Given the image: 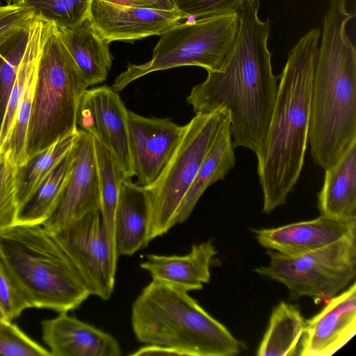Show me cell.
<instances>
[{
	"mask_svg": "<svg viewBox=\"0 0 356 356\" xmlns=\"http://www.w3.org/2000/svg\"><path fill=\"white\" fill-rule=\"evenodd\" d=\"M260 0H246L238 11L240 25L232 50L220 70L207 72L186 103L193 112L225 108L234 147L257 152L265 137L277 91L268 49L269 19L259 17Z\"/></svg>",
	"mask_w": 356,
	"mask_h": 356,
	"instance_id": "1",
	"label": "cell"
},
{
	"mask_svg": "<svg viewBox=\"0 0 356 356\" xmlns=\"http://www.w3.org/2000/svg\"><path fill=\"white\" fill-rule=\"evenodd\" d=\"M320 35L313 29L289 51L268 129L255 153L266 214L286 204L303 168Z\"/></svg>",
	"mask_w": 356,
	"mask_h": 356,
	"instance_id": "2",
	"label": "cell"
},
{
	"mask_svg": "<svg viewBox=\"0 0 356 356\" xmlns=\"http://www.w3.org/2000/svg\"><path fill=\"white\" fill-rule=\"evenodd\" d=\"M348 0H330L314 73L308 142L315 164L326 170L356 141V50L346 26Z\"/></svg>",
	"mask_w": 356,
	"mask_h": 356,
	"instance_id": "3",
	"label": "cell"
},
{
	"mask_svg": "<svg viewBox=\"0 0 356 356\" xmlns=\"http://www.w3.org/2000/svg\"><path fill=\"white\" fill-rule=\"evenodd\" d=\"M136 339L178 350L184 356H233L241 343L188 292L152 280L131 306Z\"/></svg>",
	"mask_w": 356,
	"mask_h": 356,
	"instance_id": "4",
	"label": "cell"
},
{
	"mask_svg": "<svg viewBox=\"0 0 356 356\" xmlns=\"http://www.w3.org/2000/svg\"><path fill=\"white\" fill-rule=\"evenodd\" d=\"M0 257L30 307L68 312L90 296L68 256L42 225L16 224L0 230Z\"/></svg>",
	"mask_w": 356,
	"mask_h": 356,
	"instance_id": "5",
	"label": "cell"
},
{
	"mask_svg": "<svg viewBox=\"0 0 356 356\" xmlns=\"http://www.w3.org/2000/svg\"><path fill=\"white\" fill-rule=\"evenodd\" d=\"M88 86L53 24L38 63L26 154L27 160L74 132L76 113Z\"/></svg>",
	"mask_w": 356,
	"mask_h": 356,
	"instance_id": "6",
	"label": "cell"
},
{
	"mask_svg": "<svg viewBox=\"0 0 356 356\" xmlns=\"http://www.w3.org/2000/svg\"><path fill=\"white\" fill-rule=\"evenodd\" d=\"M239 25L238 12L178 23L161 35L149 61L129 64L111 88L121 92L151 72L181 66H199L207 72L220 70L234 45Z\"/></svg>",
	"mask_w": 356,
	"mask_h": 356,
	"instance_id": "7",
	"label": "cell"
},
{
	"mask_svg": "<svg viewBox=\"0 0 356 356\" xmlns=\"http://www.w3.org/2000/svg\"><path fill=\"white\" fill-rule=\"evenodd\" d=\"M229 121L225 108L197 113L185 125L180 141L156 181L147 188L151 213L147 243L166 234L176 223L180 204L204 157Z\"/></svg>",
	"mask_w": 356,
	"mask_h": 356,
	"instance_id": "8",
	"label": "cell"
},
{
	"mask_svg": "<svg viewBox=\"0 0 356 356\" xmlns=\"http://www.w3.org/2000/svg\"><path fill=\"white\" fill-rule=\"evenodd\" d=\"M270 261L254 270L279 282L297 300L306 296L316 304L339 293L356 275V234L345 236L319 249L300 254L268 250Z\"/></svg>",
	"mask_w": 356,
	"mask_h": 356,
	"instance_id": "9",
	"label": "cell"
},
{
	"mask_svg": "<svg viewBox=\"0 0 356 356\" xmlns=\"http://www.w3.org/2000/svg\"><path fill=\"white\" fill-rule=\"evenodd\" d=\"M51 234L76 268L90 294L108 300L114 291L118 254L100 210L87 213Z\"/></svg>",
	"mask_w": 356,
	"mask_h": 356,
	"instance_id": "10",
	"label": "cell"
},
{
	"mask_svg": "<svg viewBox=\"0 0 356 356\" xmlns=\"http://www.w3.org/2000/svg\"><path fill=\"white\" fill-rule=\"evenodd\" d=\"M128 110L118 92L103 86L87 89L76 113L77 129L92 135L111 153L125 177H134L128 134Z\"/></svg>",
	"mask_w": 356,
	"mask_h": 356,
	"instance_id": "11",
	"label": "cell"
},
{
	"mask_svg": "<svg viewBox=\"0 0 356 356\" xmlns=\"http://www.w3.org/2000/svg\"><path fill=\"white\" fill-rule=\"evenodd\" d=\"M72 148L70 173L53 212L42 225L50 234L91 211L100 210L93 136L78 129Z\"/></svg>",
	"mask_w": 356,
	"mask_h": 356,
	"instance_id": "12",
	"label": "cell"
},
{
	"mask_svg": "<svg viewBox=\"0 0 356 356\" xmlns=\"http://www.w3.org/2000/svg\"><path fill=\"white\" fill-rule=\"evenodd\" d=\"M129 145L136 184L149 187L178 145L184 126L170 118L144 117L128 111Z\"/></svg>",
	"mask_w": 356,
	"mask_h": 356,
	"instance_id": "13",
	"label": "cell"
},
{
	"mask_svg": "<svg viewBox=\"0 0 356 356\" xmlns=\"http://www.w3.org/2000/svg\"><path fill=\"white\" fill-rule=\"evenodd\" d=\"M185 18L176 9L162 10L92 0L87 19L96 33L109 44L161 35Z\"/></svg>",
	"mask_w": 356,
	"mask_h": 356,
	"instance_id": "14",
	"label": "cell"
},
{
	"mask_svg": "<svg viewBox=\"0 0 356 356\" xmlns=\"http://www.w3.org/2000/svg\"><path fill=\"white\" fill-rule=\"evenodd\" d=\"M356 334V284L328 300L312 318L305 320L299 355L330 356Z\"/></svg>",
	"mask_w": 356,
	"mask_h": 356,
	"instance_id": "15",
	"label": "cell"
},
{
	"mask_svg": "<svg viewBox=\"0 0 356 356\" xmlns=\"http://www.w3.org/2000/svg\"><path fill=\"white\" fill-rule=\"evenodd\" d=\"M262 247L285 254H300L356 234V219L340 220L324 216L274 228L251 229Z\"/></svg>",
	"mask_w": 356,
	"mask_h": 356,
	"instance_id": "16",
	"label": "cell"
},
{
	"mask_svg": "<svg viewBox=\"0 0 356 356\" xmlns=\"http://www.w3.org/2000/svg\"><path fill=\"white\" fill-rule=\"evenodd\" d=\"M42 339L54 356H120L118 341L111 334L60 312L42 322Z\"/></svg>",
	"mask_w": 356,
	"mask_h": 356,
	"instance_id": "17",
	"label": "cell"
},
{
	"mask_svg": "<svg viewBox=\"0 0 356 356\" xmlns=\"http://www.w3.org/2000/svg\"><path fill=\"white\" fill-rule=\"evenodd\" d=\"M217 251L212 240L192 245L184 255L148 254L140 264L152 280H157L187 292L198 291L209 282L210 266Z\"/></svg>",
	"mask_w": 356,
	"mask_h": 356,
	"instance_id": "18",
	"label": "cell"
},
{
	"mask_svg": "<svg viewBox=\"0 0 356 356\" xmlns=\"http://www.w3.org/2000/svg\"><path fill=\"white\" fill-rule=\"evenodd\" d=\"M150 213L147 188L125 179L120 190L115 215V243L118 256H131L148 245Z\"/></svg>",
	"mask_w": 356,
	"mask_h": 356,
	"instance_id": "19",
	"label": "cell"
},
{
	"mask_svg": "<svg viewBox=\"0 0 356 356\" xmlns=\"http://www.w3.org/2000/svg\"><path fill=\"white\" fill-rule=\"evenodd\" d=\"M317 207L321 216L340 220L356 219V141L325 170Z\"/></svg>",
	"mask_w": 356,
	"mask_h": 356,
	"instance_id": "20",
	"label": "cell"
},
{
	"mask_svg": "<svg viewBox=\"0 0 356 356\" xmlns=\"http://www.w3.org/2000/svg\"><path fill=\"white\" fill-rule=\"evenodd\" d=\"M56 32L81 70L88 87L103 83L111 70L113 56L108 43L93 29L88 19Z\"/></svg>",
	"mask_w": 356,
	"mask_h": 356,
	"instance_id": "21",
	"label": "cell"
},
{
	"mask_svg": "<svg viewBox=\"0 0 356 356\" xmlns=\"http://www.w3.org/2000/svg\"><path fill=\"white\" fill-rule=\"evenodd\" d=\"M234 149L229 121L204 157L191 186L182 200L177 214V224L186 221L205 191L213 184L224 179L229 171L234 167Z\"/></svg>",
	"mask_w": 356,
	"mask_h": 356,
	"instance_id": "22",
	"label": "cell"
},
{
	"mask_svg": "<svg viewBox=\"0 0 356 356\" xmlns=\"http://www.w3.org/2000/svg\"><path fill=\"white\" fill-rule=\"evenodd\" d=\"M305 325V320L297 307L280 302L272 312L257 355H294Z\"/></svg>",
	"mask_w": 356,
	"mask_h": 356,
	"instance_id": "23",
	"label": "cell"
},
{
	"mask_svg": "<svg viewBox=\"0 0 356 356\" xmlns=\"http://www.w3.org/2000/svg\"><path fill=\"white\" fill-rule=\"evenodd\" d=\"M72 147L19 207L16 224L42 225L51 216L72 169Z\"/></svg>",
	"mask_w": 356,
	"mask_h": 356,
	"instance_id": "24",
	"label": "cell"
},
{
	"mask_svg": "<svg viewBox=\"0 0 356 356\" xmlns=\"http://www.w3.org/2000/svg\"><path fill=\"white\" fill-rule=\"evenodd\" d=\"M77 136L78 130L57 140L17 167V199L19 209L69 152Z\"/></svg>",
	"mask_w": 356,
	"mask_h": 356,
	"instance_id": "25",
	"label": "cell"
},
{
	"mask_svg": "<svg viewBox=\"0 0 356 356\" xmlns=\"http://www.w3.org/2000/svg\"><path fill=\"white\" fill-rule=\"evenodd\" d=\"M93 138L99 178L100 212L111 242L116 249L115 210L122 184L127 179L111 152L100 141Z\"/></svg>",
	"mask_w": 356,
	"mask_h": 356,
	"instance_id": "26",
	"label": "cell"
},
{
	"mask_svg": "<svg viewBox=\"0 0 356 356\" xmlns=\"http://www.w3.org/2000/svg\"><path fill=\"white\" fill-rule=\"evenodd\" d=\"M33 18L0 37V130L17 71L26 50Z\"/></svg>",
	"mask_w": 356,
	"mask_h": 356,
	"instance_id": "27",
	"label": "cell"
},
{
	"mask_svg": "<svg viewBox=\"0 0 356 356\" xmlns=\"http://www.w3.org/2000/svg\"><path fill=\"white\" fill-rule=\"evenodd\" d=\"M92 0H11L57 28L72 29L87 19Z\"/></svg>",
	"mask_w": 356,
	"mask_h": 356,
	"instance_id": "28",
	"label": "cell"
},
{
	"mask_svg": "<svg viewBox=\"0 0 356 356\" xmlns=\"http://www.w3.org/2000/svg\"><path fill=\"white\" fill-rule=\"evenodd\" d=\"M17 165L0 152V230L17 223Z\"/></svg>",
	"mask_w": 356,
	"mask_h": 356,
	"instance_id": "29",
	"label": "cell"
},
{
	"mask_svg": "<svg viewBox=\"0 0 356 356\" xmlns=\"http://www.w3.org/2000/svg\"><path fill=\"white\" fill-rule=\"evenodd\" d=\"M12 321L0 323V355L6 356H50V351L26 335Z\"/></svg>",
	"mask_w": 356,
	"mask_h": 356,
	"instance_id": "30",
	"label": "cell"
},
{
	"mask_svg": "<svg viewBox=\"0 0 356 356\" xmlns=\"http://www.w3.org/2000/svg\"><path fill=\"white\" fill-rule=\"evenodd\" d=\"M246 0H175V9L197 19L237 13Z\"/></svg>",
	"mask_w": 356,
	"mask_h": 356,
	"instance_id": "31",
	"label": "cell"
},
{
	"mask_svg": "<svg viewBox=\"0 0 356 356\" xmlns=\"http://www.w3.org/2000/svg\"><path fill=\"white\" fill-rule=\"evenodd\" d=\"M0 306L10 321L17 318L29 304L0 257Z\"/></svg>",
	"mask_w": 356,
	"mask_h": 356,
	"instance_id": "32",
	"label": "cell"
},
{
	"mask_svg": "<svg viewBox=\"0 0 356 356\" xmlns=\"http://www.w3.org/2000/svg\"><path fill=\"white\" fill-rule=\"evenodd\" d=\"M33 16V11L29 8L13 3L0 6V37L26 24Z\"/></svg>",
	"mask_w": 356,
	"mask_h": 356,
	"instance_id": "33",
	"label": "cell"
},
{
	"mask_svg": "<svg viewBox=\"0 0 356 356\" xmlns=\"http://www.w3.org/2000/svg\"><path fill=\"white\" fill-rule=\"evenodd\" d=\"M129 355H178L184 356L183 353L178 350L162 345L146 344L139 349L130 353Z\"/></svg>",
	"mask_w": 356,
	"mask_h": 356,
	"instance_id": "34",
	"label": "cell"
},
{
	"mask_svg": "<svg viewBox=\"0 0 356 356\" xmlns=\"http://www.w3.org/2000/svg\"><path fill=\"white\" fill-rule=\"evenodd\" d=\"M145 8L162 10L175 9V0H140Z\"/></svg>",
	"mask_w": 356,
	"mask_h": 356,
	"instance_id": "35",
	"label": "cell"
},
{
	"mask_svg": "<svg viewBox=\"0 0 356 356\" xmlns=\"http://www.w3.org/2000/svg\"><path fill=\"white\" fill-rule=\"evenodd\" d=\"M105 2L118 5L132 7H145L144 4L140 0H102Z\"/></svg>",
	"mask_w": 356,
	"mask_h": 356,
	"instance_id": "36",
	"label": "cell"
},
{
	"mask_svg": "<svg viewBox=\"0 0 356 356\" xmlns=\"http://www.w3.org/2000/svg\"><path fill=\"white\" fill-rule=\"evenodd\" d=\"M10 321V320L8 319V318L6 316V313L4 312V311L3 310L1 307L0 306V323L3 322V321Z\"/></svg>",
	"mask_w": 356,
	"mask_h": 356,
	"instance_id": "37",
	"label": "cell"
},
{
	"mask_svg": "<svg viewBox=\"0 0 356 356\" xmlns=\"http://www.w3.org/2000/svg\"><path fill=\"white\" fill-rule=\"evenodd\" d=\"M11 4V0H0V6Z\"/></svg>",
	"mask_w": 356,
	"mask_h": 356,
	"instance_id": "38",
	"label": "cell"
}]
</instances>
